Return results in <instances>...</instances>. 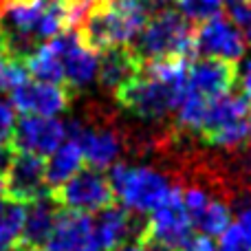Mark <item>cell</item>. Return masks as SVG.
I'll return each instance as SVG.
<instances>
[{
	"mask_svg": "<svg viewBox=\"0 0 251 251\" xmlns=\"http://www.w3.org/2000/svg\"><path fill=\"white\" fill-rule=\"evenodd\" d=\"M150 0H97L77 31L97 53L128 47L150 18Z\"/></svg>",
	"mask_w": 251,
	"mask_h": 251,
	"instance_id": "cell-1",
	"label": "cell"
},
{
	"mask_svg": "<svg viewBox=\"0 0 251 251\" xmlns=\"http://www.w3.org/2000/svg\"><path fill=\"white\" fill-rule=\"evenodd\" d=\"M192 38H194V29L190 20H185L174 9H161L148 18L137 38L128 44V49L139 64L168 60V57L192 60L194 55Z\"/></svg>",
	"mask_w": 251,
	"mask_h": 251,
	"instance_id": "cell-2",
	"label": "cell"
},
{
	"mask_svg": "<svg viewBox=\"0 0 251 251\" xmlns=\"http://www.w3.org/2000/svg\"><path fill=\"white\" fill-rule=\"evenodd\" d=\"M106 176L113 199H117L126 212L132 214H150L174 187L168 174L150 165H130L117 161L108 168Z\"/></svg>",
	"mask_w": 251,
	"mask_h": 251,
	"instance_id": "cell-3",
	"label": "cell"
},
{
	"mask_svg": "<svg viewBox=\"0 0 251 251\" xmlns=\"http://www.w3.org/2000/svg\"><path fill=\"white\" fill-rule=\"evenodd\" d=\"M194 236V225L183 205L181 187H172L170 194L148 214L141 243L152 251H181Z\"/></svg>",
	"mask_w": 251,
	"mask_h": 251,
	"instance_id": "cell-4",
	"label": "cell"
},
{
	"mask_svg": "<svg viewBox=\"0 0 251 251\" xmlns=\"http://www.w3.org/2000/svg\"><path fill=\"white\" fill-rule=\"evenodd\" d=\"M51 199L60 207L82 214H97L100 209L113 205V190L104 170L84 165L66 183L51 190Z\"/></svg>",
	"mask_w": 251,
	"mask_h": 251,
	"instance_id": "cell-5",
	"label": "cell"
},
{
	"mask_svg": "<svg viewBox=\"0 0 251 251\" xmlns=\"http://www.w3.org/2000/svg\"><path fill=\"white\" fill-rule=\"evenodd\" d=\"M192 44H194V55L216 57L231 64L245 57V51H247V42L240 29L223 13L201 22L199 29H194Z\"/></svg>",
	"mask_w": 251,
	"mask_h": 251,
	"instance_id": "cell-6",
	"label": "cell"
},
{
	"mask_svg": "<svg viewBox=\"0 0 251 251\" xmlns=\"http://www.w3.org/2000/svg\"><path fill=\"white\" fill-rule=\"evenodd\" d=\"M60 49L62 73H64V88L82 91L91 86L100 73V53L93 51L82 40L77 29H64L53 35Z\"/></svg>",
	"mask_w": 251,
	"mask_h": 251,
	"instance_id": "cell-7",
	"label": "cell"
},
{
	"mask_svg": "<svg viewBox=\"0 0 251 251\" xmlns=\"http://www.w3.org/2000/svg\"><path fill=\"white\" fill-rule=\"evenodd\" d=\"M66 141V122L60 117L42 115H20L16 117L11 134V148L20 152H31L47 159L57 146Z\"/></svg>",
	"mask_w": 251,
	"mask_h": 251,
	"instance_id": "cell-8",
	"label": "cell"
},
{
	"mask_svg": "<svg viewBox=\"0 0 251 251\" xmlns=\"http://www.w3.org/2000/svg\"><path fill=\"white\" fill-rule=\"evenodd\" d=\"M4 187L2 194L7 201L13 203H31L47 194V183H44V159L35 156L31 152L13 150L7 168H4Z\"/></svg>",
	"mask_w": 251,
	"mask_h": 251,
	"instance_id": "cell-9",
	"label": "cell"
},
{
	"mask_svg": "<svg viewBox=\"0 0 251 251\" xmlns=\"http://www.w3.org/2000/svg\"><path fill=\"white\" fill-rule=\"evenodd\" d=\"M66 139L77 141L82 150L84 163L95 170H108L122 156L124 143L115 130L110 128H86L77 119L66 122Z\"/></svg>",
	"mask_w": 251,
	"mask_h": 251,
	"instance_id": "cell-10",
	"label": "cell"
},
{
	"mask_svg": "<svg viewBox=\"0 0 251 251\" xmlns=\"http://www.w3.org/2000/svg\"><path fill=\"white\" fill-rule=\"evenodd\" d=\"M13 110L22 115H42V117H60L69 110L71 91L60 84L38 82V79H25L16 91L9 95Z\"/></svg>",
	"mask_w": 251,
	"mask_h": 251,
	"instance_id": "cell-11",
	"label": "cell"
},
{
	"mask_svg": "<svg viewBox=\"0 0 251 251\" xmlns=\"http://www.w3.org/2000/svg\"><path fill=\"white\" fill-rule=\"evenodd\" d=\"M183 205H185L187 214L192 218L194 229H199L203 236H221L225 231V227L231 221V209L225 201L214 199L209 192H205L203 187H187L181 190Z\"/></svg>",
	"mask_w": 251,
	"mask_h": 251,
	"instance_id": "cell-12",
	"label": "cell"
},
{
	"mask_svg": "<svg viewBox=\"0 0 251 251\" xmlns=\"http://www.w3.org/2000/svg\"><path fill=\"white\" fill-rule=\"evenodd\" d=\"M236 64L216 57H192L187 64V88L203 97H216L234 88Z\"/></svg>",
	"mask_w": 251,
	"mask_h": 251,
	"instance_id": "cell-13",
	"label": "cell"
},
{
	"mask_svg": "<svg viewBox=\"0 0 251 251\" xmlns=\"http://www.w3.org/2000/svg\"><path fill=\"white\" fill-rule=\"evenodd\" d=\"M57 212H60V205L51 199V194H44L25 205V218H22V229H20L22 251L40 249L49 243Z\"/></svg>",
	"mask_w": 251,
	"mask_h": 251,
	"instance_id": "cell-14",
	"label": "cell"
},
{
	"mask_svg": "<svg viewBox=\"0 0 251 251\" xmlns=\"http://www.w3.org/2000/svg\"><path fill=\"white\" fill-rule=\"evenodd\" d=\"M47 245L62 251H97L93 240V216L60 209Z\"/></svg>",
	"mask_w": 251,
	"mask_h": 251,
	"instance_id": "cell-15",
	"label": "cell"
},
{
	"mask_svg": "<svg viewBox=\"0 0 251 251\" xmlns=\"http://www.w3.org/2000/svg\"><path fill=\"white\" fill-rule=\"evenodd\" d=\"M247 110H249V100L243 97L240 93L225 91L216 97H209L205 122H203V128H201L203 139L223 128L247 122Z\"/></svg>",
	"mask_w": 251,
	"mask_h": 251,
	"instance_id": "cell-16",
	"label": "cell"
},
{
	"mask_svg": "<svg viewBox=\"0 0 251 251\" xmlns=\"http://www.w3.org/2000/svg\"><path fill=\"white\" fill-rule=\"evenodd\" d=\"M132 234V218L122 205H108L93 216V240L97 251H113Z\"/></svg>",
	"mask_w": 251,
	"mask_h": 251,
	"instance_id": "cell-17",
	"label": "cell"
},
{
	"mask_svg": "<svg viewBox=\"0 0 251 251\" xmlns=\"http://www.w3.org/2000/svg\"><path fill=\"white\" fill-rule=\"evenodd\" d=\"M84 156L77 141L66 139L62 146H57L51 154L44 159V183L47 190H55L62 183H66L75 172L84 168Z\"/></svg>",
	"mask_w": 251,
	"mask_h": 251,
	"instance_id": "cell-18",
	"label": "cell"
},
{
	"mask_svg": "<svg viewBox=\"0 0 251 251\" xmlns=\"http://www.w3.org/2000/svg\"><path fill=\"white\" fill-rule=\"evenodd\" d=\"M137 73L139 62L134 60L128 47H113L100 53V73H97V77L110 91L117 93Z\"/></svg>",
	"mask_w": 251,
	"mask_h": 251,
	"instance_id": "cell-19",
	"label": "cell"
},
{
	"mask_svg": "<svg viewBox=\"0 0 251 251\" xmlns=\"http://www.w3.org/2000/svg\"><path fill=\"white\" fill-rule=\"evenodd\" d=\"M22 218H25V205L0 199V251H22Z\"/></svg>",
	"mask_w": 251,
	"mask_h": 251,
	"instance_id": "cell-20",
	"label": "cell"
},
{
	"mask_svg": "<svg viewBox=\"0 0 251 251\" xmlns=\"http://www.w3.org/2000/svg\"><path fill=\"white\" fill-rule=\"evenodd\" d=\"M218 251H251V205L231 218L216 243Z\"/></svg>",
	"mask_w": 251,
	"mask_h": 251,
	"instance_id": "cell-21",
	"label": "cell"
},
{
	"mask_svg": "<svg viewBox=\"0 0 251 251\" xmlns=\"http://www.w3.org/2000/svg\"><path fill=\"white\" fill-rule=\"evenodd\" d=\"M205 113H207V97L199 95L190 88H187V93L183 95V100L178 101L176 110H174L178 128L194 130V132H201V128H203Z\"/></svg>",
	"mask_w": 251,
	"mask_h": 251,
	"instance_id": "cell-22",
	"label": "cell"
},
{
	"mask_svg": "<svg viewBox=\"0 0 251 251\" xmlns=\"http://www.w3.org/2000/svg\"><path fill=\"white\" fill-rule=\"evenodd\" d=\"M25 79H29L25 60L0 51V95H11Z\"/></svg>",
	"mask_w": 251,
	"mask_h": 251,
	"instance_id": "cell-23",
	"label": "cell"
},
{
	"mask_svg": "<svg viewBox=\"0 0 251 251\" xmlns=\"http://www.w3.org/2000/svg\"><path fill=\"white\" fill-rule=\"evenodd\" d=\"M225 2L227 0H176L178 13H181L185 20H190L192 25H194V22L201 25V22L223 13L225 11Z\"/></svg>",
	"mask_w": 251,
	"mask_h": 251,
	"instance_id": "cell-24",
	"label": "cell"
},
{
	"mask_svg": "<svg viewBox=\"0 0 251 251\" xmlns=\"http://www.w3.org/2000/svg\"><path fill=\"white\" fill-rule=\"evenodd\" d=\"M225 11L227 18L240 29L247 47H251V2L249 0H227Z\"/></svg>",
	"mask_w": 251,
	"mask_h": 251,
	"instance_id": "cell-25",
	"label": "cell"
},
{
	"mask_svg": "<svg viewBox=\"0 0 251 251\" xmlns=\"http://www.w3.org/2000/svg\"><path fill=\"white\" fill-rule=\"evenodd\" d=\"M13 126H16V110H13L11 101L0 97V141L11 143Z\"/></svg>",
	"mask_w": 251,
	"mask_h": 251,
	"instance_id": "cell-26",
	"label": "cell"
},
{
	"mask_svg": "<svg viewBox=\"0 0 251 251\" xmlns=\"http://www.w3.org/2000/svg\"><path fill=\"white\" fill-rule=\"evenodd\" d=\"M240 64L236 66V79L234 84H238V91L243 97H247L251 101V57H240Z\"/></svg>",
	"mask_w": 251,
	"mask_h": 251,
	"instance_id": "cell-27",
	"label": "cell"
},
{
	"mask_svg": "<svg viewBox=\"0 0 251 251\" xmlns=\"http://www.w3.org/2000/svg\"><path fill=\"white\" fill-rule=\"evenodd\" d=\"M181 251H218V247H216V243H214L209 236L201 234V236H192Z\"/></svg>",
	"mask_w": 251,
	"mask_h": 251,
	"instance_id": "cell-28",
	"label": "cell"
},
{
	"mask_svg": "<svg viewBox=\"0 0 251 251\" xmlns=\"http://www.w3.org/2000/svg\"><path fill=\"white\" fill-rule=\"evenodd\" d=\"M11 152H13L11 143L0 141V174H4V168H7L9 159H11Z\"/></svg>",
	"mask_w": 251,
	"mask_h": 251,
	"instance_id": "cell-29",
	"label": "cell"
},
{
	"mask_svg": "<svg viewBox=\"0 0 251 251\" xmlns=\"http://www.w3.org/2000/svg\"><path fill=\"white\" fill-rule=\"evenodd\" d=\"M113 251H152V249H148L143 243H124L122 247H117Z\"/></svg>",
	"mask_w": 251,
	"mask_h": 251,
	"instance_id": "cell-30",
	"label": "cell"
},
{
	"mask_svg": "<svg viewBox=\"0 0 251 251\" xmlns=\"http://www.w3.org/2000/svg\"><path fill=\"white\" fill-rule=\"evenodd\" d=\"M152 7H161V9H168V4L176 2V0H150Z\"/></svg>",
	"mask_w": 251,
	"mask_h": 251,
	"instance_id": "cell-31",
	"label": "cell"
},
{
	"mask_svg": "<svg viewBox=\"0 0 251 251\" xmlns=\"http://www.w3.org/2000/svg\"><path fill=\"white\" fill-rule=\"evenodd\" d=\"M247 130H249V137H251V101H249V110H247Z\"/></svg>",
	"mask_w": 251,
	"mask_h": 251,
	"instance_id": "cell-32",
	"label": "cell"
},
{
	"mask_svg": "<svg viewBox=\"0 0 251 251\" xmlns=\"http://www.w3.org/2000/svg\"><path fill=\"white\" fill-rule=\"evenodd\" d=\"M33 251H62V249H55V247H51V245H44V247L33 249Z\"/></svg>",
	"mask_w": 251,
	"mask_h": 251,
	"instance_id": "cell-33",
	"label": "cell"
},
{
	"mask_svg": "<svg viewBox=\"0 0 251 251\" xmlns=\"http://www.w3.org/2000/svg\"><path fill=\"white\" fill-rule=\"evenodd\" d=\"M249 2H251V0H249Z\"/></svg>",
	"mask_w": 251,
	"mask_h": 251,
	"instance_id": "cell-34",
	"label": "cell"
}]
</instances>
